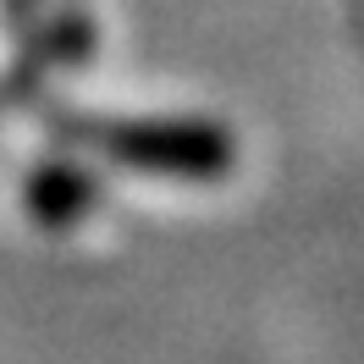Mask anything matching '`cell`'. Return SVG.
<instances>
[{
    "instance_id": "cell-2",
    "label": "cell",
    "mask_w": 364,
    "mask_h": 364,
    "mask_svg": "<svg viewBox=\"0 0 364 364\" xmlns=\"http://www.w3.org/2000/svg\"><path fill=\"white\" fill-rule=\"evenodd\" d=\"M94 205V182L83 171H67V166H50L28 182V210L45 221V227H67L83 210Z\"/></svg>"
},
{
    "instance_id": "cell-1",
    "label": "cell",
    "mask_w": 364,
    "mask_h": 364,
    "mask_svg": "<svg viewBox=\"0 0 364 364\" xmlns=\"http://www.w3.org/2000/svg\"><path fill=\"white\" fill-rule=\"evenodd\" d=\"M105 155L144 166V171H171V177H227L232 171V138L205 122H127V127H83Z\"/></svg>"
}]
</instances>
